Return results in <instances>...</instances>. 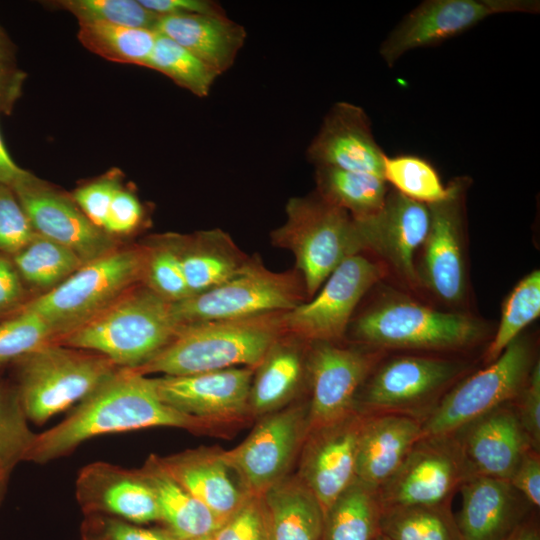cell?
<instances>
[{
  "label": "cell",
  "mask_w": 540,
  "mask_h": 540,
  "mask_svg": "<svg viewBox=\"0 0 540 540\" xmlns=\"http://www.w3.org/2000/svg\"><path fill=\"white\" fill-rule=\"evenodd\" d=\"M152 427H172L190 432L212 427L164 403L152 378L119 368L73 412L54 427L36 434L26 461L45 464L72 453L97 436Z\"/></svg>",
  "instance_id": "6da1fadb"
},
{
  "label": "cell",
  "mask_w": 540,
  "mask_h": 540,
  "mask_svg": "<svg viewBox=\"0 0 540 540\" xmlns=\"http://www.w3.org/2000/svg\"><path fill=\"white\" fill-rule=\"evenodd\" d=\"M285 312L181 325L161 352L133 371L145 376H181L234 367L255 368L284 332Z\"/></svg>",
  "instance_id": "7a4b0ae2"
},
{
  "label": "cell",
  "mask_w": 540,
  "mask_h": 540,
  "mask_svg": "<svg viewBox=\"0 0 540 540\" xmlns=\"http://www.w3.org/2000/svg\"><path fill=\"white\" fill-rule=\"evenodd\" d=\"M180 328L166 301L141 283L57 343L103 355L137 369L161 352Z\"/></svg>",
  "instance_id": "3957f363"
},
{
  "label": "cell",
  "mask_w": 540,
  "mask_h": 540,
  "mask_svg": "<svg viewBox=\"0 0 540 540\" xmlns=\"http://www.w3.org/2000/svg\"><path fill=\"white\" fill-rule=\"evenodd\" d=\"M146 261V245L117 248L83 264L55 288L29 299L22 309L39 315L57 342L143 283Z\"/></svg>",
  "instance_id": "277c9868"
},
{
  "label": "cell",
  "mask_w": 540,
  "mask_h": 540,
  "mask_svg": "<svg viewBox=\"0 0 540 540\" xmlns=\"http://www.w3.org/2000/svg\"><path fill=\"white\" fill-rule=\"evenodd\" d=\"M285 213L271 244L293 254L309 300L344 260L365 252L363 242L350 214L316 192L290 198Z\"/></svg>",
  "instance_id": "5b68a950"
},
{
  "label": "cell",
  "mask_w": 540,
  "mask_h": 540,
  "mask_svg": "<svg viewBox=\"0 0 540 540\" xmlns=\"http://www.w3.org/2000/svg\"><path fill=\"white\" fill-rule=\"evenodd\" d=\"M348 330L360 344L375 349L449 351L470 347L485 334V325L460 312L440 311L394 295L365 309Z\"/></svg>",
  "instance_id": "8992f818"
},
{
  "label": "cell",
  "mask_w": 540,
  "mask_h": 540,
  "mask_svg": "<svg viewBox=\"0 0 540 540\" xmlns=\"http://www.w3.org/2000/svg\"><path fill=\"white\" fill-rule=\"evenodd\" d=\"M10 367L25 414L37 425L80 403L119 369L101 354L57 342L26 354Z\"/></svg>",
  "instance_id": "52a82bcc"
},
{
  "label": "cell",
  "mask_w": 540,
  "mask_h": 540,
  "mask_svg": "<svg viewBox=\"0 0 540 540\" xmlns=\"http://www.w3.org/2000/svg\"><path fill=\"white\" fill-rule=\"evenodd\" d=\"M307 301L303 279L296 268L276 272L258 256L225 283L172 303L179 325L237 319L285 312Z\"/></svg>",
  "instance_id": "ba28073f"
},
{
  "label": "cell",
  "mask_w": 540,
  "mask_h": 540,
  "mask_svg": "<svg viewBox=\"0 0 540 540\" xmlns=\"http://www.w3.org/2000/svg\"><path fill=\"white\" fill-rule=\"evenodd\" d=\"M466 369L462 361L433 356L401 355L380 361L357 394L356 410L399 413L423 421Z\"/></svg>",
  "instance_id": "9c48e42d"
},
{
  "label": "cell",
  "mask_w": 540,
  "mask_h": 540,
  "mask_svg": "<svg viewBox=\"0 0 540 540\" xmlns=\"http://www.w3.org/2000/svg\"><path fill=\"white\" fill-rule=\"evenodd\" d=\"M535 362L530 341L519 336L485 368L456 382L443 395L422 421V437L452 434L472 420L513 402Z\"/></svg>",
  "instance_id": "30bf717a"
},
{
  "label": "cell",
  "mask_w": 540,
  "mask_h": 540,
  "mask_svg": "<svg viewBox=\"0 0 540 540\" xmlns=\"http://www.w3.org/2000/svg\"><path fill=\"white\" fill-rule=\"evenodd\" d=\"M308 432V402L291 403L260 417L245 440L222 450V457L249 495L262 496L288 476Z\"/></svg>",
  "instance_id": "8fae6325"
},
{
  "label": "cell",
  "mask_w": 540,
  "mask_h": 540,
  "mask_svg": "<svg viewBox=\"0 0 540 540\" xmlns=\"http://www.w3.org/2000/svg\"><path fill=\"white\" fill-rule=\"evenodd\" d=\"M387 274V268L364 253L344 260L318 292L283 315V331L308 343L339 342L356 307Z\"/></svg>",
  "instance_id": "7c38bea8"
},
{
  "label": "cell",
  "mask_w": 540,
  "mask_h": 540,
  "mask_svg": "<svg viewBox=\"0 0 540 540\" xmlns=\"http://www.w3.org/2000/svg\"><path fill=\"white\" fill-rule=\"evenodd\" d=\"M471 179L457 177L448 184L447 197L427 205L429 228L417 267L423 284L440 302L458 306L467 295L465 259V198Z\"/></svg>",
  "instance_id": "4fadbf2b"
},
{
  "label": "cell",
  "mask_w": 540,
  "mask_h": 540,
  "mask_svg": "<svg viewBox=\"0 0 540 540\" xmlns=\"http://www.w3.org/2000/svg\"><path fill=\"white\" fill-rule=\"evenodd\" d=\"M471 473L454 437H422L378 488L381 510L446 505Z\"/></svg>",
  "instance_id": "5bb4252c"
},
{
  "label": "cell",
  "mask_w": 540,
  "mask_h": 540,
  "mask_svg": "<svg viewBox=\"0 0 540 540\" xmlns=\"http://www.w3.org/2000/svg\"><path fill=\"white\" fill-rule=\"evenodd\" d=\"M539 11L538 0H426L388 34L379 52L392 67L405 53L438 45L490 16Z\"/></svg>",
  "instance_id": "9a60e30c"
},
{
  "label": "cell",
  "mask_w": 540,
  "mask_h": 540,
  "mask_svg": "<svg viewBox=\"0 0 540 540\" xmlns=\"http://www.w3.org/2000/svg\"><path fill=\"white\" fill-rule=\"evenodd\" d=\"M383 350L338 342L310 343L308 356L309 431L338 422L356 410L357 394L382 360Z\"/></svg>",
  "instance_id": "2e32d148"
},
{
  "label": "cell",
  "mask_w": 540,
  "mask_h": 540,
  "mask_svg": "<svg viewBox=\"0 0 540 540\" xmlns=\"http://www.w3.org/2000/svg\"><path fill=\"white\" fill-rule=\"evenodd\" d=\"M11 189L35 233L70 249L84 263L118 248L115 237L93 224L71 196L33 173Z\"/></svg>",
  "instance_id": "e0dca14e"
},
{
  "label": "cell",
  "mask_w": 540,
  "mask_h": 540,
  "mask_svg": "<svg viewBox=\"0 0 540 540\" xmlns=\"http://www.w3.org/2000/svg\"><path fill=\"white\" fill-rule=\"evenodd\" d=\"M255 368L234 367L190 375L152 378L160 399L211 427L250 415L249 393Z\"/></svg>",
  "instance_id": "ac0fdd59"
},
{
  "label": "cell",
  "mask_w": 540,
  "mask_h": 540,
  "mask_svg": "<svg viewBox=\"0 0 540 540\" xmlns=\"http://www.w3.org/2000/svg\"><path fill=\"white\" fill-rule=\"evenodd\" d=\"M365 252L373 253L387 269L411 287L419 286L416 253L429 228V209L396 190H389L375 215L354 220Z\"/></svg>",
  "instance_id": "d6986e66"
},
{
  "label": "cell",
  "mask_w": 540,
  "mask_h": 540,
  "mask_svg": "<svg viewBox=\"0 0 540 540\" xmlns=\"http://www.w3.org/2000/svg\"><path fill=\"white\" fill-rule=\"evenodd\" d=\"M363 413L355 411L310 430L299 454L296 476L318 500L323 513L356 478L358 437Z\"/></svg>",
  "instance_id": "ffe728a7"
},
{
  "label": "cell",
  "mask_w": 540,
  "mask_h": 540,
  "mask_svg": "<svg viewBox=\"0 0 540 540\" xmlns=\"http://www.w3.org/2000/svg\"><path fill=\"white\" fill-rule=\"evenodd\" d=\"M451 435L472 476L508 481L522 456L533 449L514 401L472 420Z\"/></svg>",
  "instance_id": "44dd1931"
},
{
  "label": "cell",
  "mask_w": 540,
  "mask_h": 540,
  "mask_svg": "<svg viewBox=\"0 0 540 540\" xmlns=\"http://www.w3.org/2000/svg\"><path fill=\"white\" fill-rule=\"evenodd\" d=\"M75 495L89 514L106 513L135 524L160 521L154 490L140 468L89 463L77 474Z\"/></svg>",
  "instance_id": "7402d4cb"
},
{
  "label": "cell",
  "mask_w": 540,
  "mask_h": 540,
  "mask_svg": "<svg viewBox=\"0 0 540 540\" xmlns=\"http://www.w3.org/2000/svg\"><path fill=\"white\" fill-rule=\"evenodd\" d=\"M385 156L372 134L366 112L344 101L329 110L307 149V158L315 167L329 166L381 178Z\"/></svg>",
  "instance_id": "603a6c76"
},
{
  "label": "cell",
  "mask_w": 540,
  "mask_h": 540,
  "mask_svg": "<svg viewBox=\"0 0 540 540\" xmlns=\"http://www.w3.org/2000/svg\"><path fill=\"white\" fill-rule=\"evenodd\" d=\"M162 468L203 503L223 524L250 496L237 483L222 457V449L199 447L158 456Z\"/></svg>",
  "instance_id": "cb8c5ba5"
},
{
  "label": "cell",
  "mask_w": 540,
  "mask_h": 540,
  "mask_svg": "<svg viewBox=\"0 0 540 540\" xmlns=\"http://www.w3.org/2000/svg\"><path fill=\"white\" fill-rule=\"evenodd\" d=\"M422 438V420L399 413L363 414L356 478L378 489Z\"/></svg>",
  "instance_id": "d4e9b609"
},
{
  "label": "cell",
  "mask_w": 540,
  "mask_h": 540,
  "mask_svg": "<svg viewBox=\"0 0 540 540\" xmlns=\"http://www.w3.org/2000/svg\"><path fill=\"white\" fill-rule=\"evenodd\" d=\"M459 490L462 540H504L524 521L527 502L506 480L471 476Z\"/></svg>",
  "instance_id": "484cf974"
},
{
  "label": "cell",
  "mask_w": 540,
  "mask_h": 540,
  "mask_svg": "<svg viewBox=\"0 0 540 540\" xmlns=\"http://www.w3.org/2000/svg\"><path fill=\"white\" fill-rule=\"evenodd\" d=\"M310 343L283 332L255 367L250 415L260 418L290 405L308 383Z\"/></svg>",
  "instance_id": "4316f807"
},
{
  "label": "cell",
  "mask_w": 540,
  "mask_h": 540,
  "mask_svg": "<svg viewBox=\"0 0 540 540\" xmlns=\"http://www.w3.org/2000/svg\"><path fill=\"white\" fill-rule=\"evenodd\" d=\"M156 32L170 38L219 75L233 65L246 39L245 28L226 15L160 16Z\"/></svg>",
  "instance_id": "83f0119b"
},
{
  "label": "cell",
  "mask_w": 540,
  "mask_h": 540,
  "mask_svg": "<svg viewBox=\"0 0 540 540\" xmlns=\"http://www.w3.org/2000/svg\"><path fill=\"white\" fill-rule=\"evenodd\" d=\"M182 272L190 295L213 289L237 275L250 256L220 228L178 234Z\"/></svg>",
  "instance_id": "f1b7e54d"
},
{
  "label": "cell",
  "mask_w": 540,
  "mask_h": 540,
  "mask_svg": "<svg viewBox=\"0 0 540 540\" xmlns=\"http://www.w3.org/2000/svg\"><path fill=\"white\" fill-rule=\"evenodd\" d=\"M154 490L160 521L177 538L188 540L211 536L222 523L159 464L151 454L140 468Z\"/></svg>",
  "instance_id": "f546056e"
},
{
  "label": "cell",
  "mask_w": 540,
  "mask_h": 540,
  "mask_svg": "<svg viewBox=\"0 0 540 540\" xmlns=\"http://www.w3.org/2000/svg\"><path fill=\"white\" fill-rule=\"evenodd\" d=\"M262 497L272 540H322L323 510L296 475H288Z\"/></svg>",
  "instance_id": "4dcf8cb0"
},
{
  "label": "cell",
  "mask_w": 540,
  "mask_h": 540,
  "mask_svg": "<svg viewBox=\"0 0 540 540\" xmlns=\"http://www.w3.org/2000/svg\"><path fill=\"white\" fill-rule=\"evenodd\" d=\"M380 517L378 489L355 478L326 511L322 540H375Z\"/></svg>",
  "instance_id": "1f68e13d"
},
{
  "label": "cell",
  "mask_w": 540,
  "mask_h": 540,
  "mask_svg": "<svg viewBox=\"0 0 540 540\" xmlns=\"http://www.w3.org/2000/svg\"><path fill=\"white\" fill-rule=\"evenodd\" d=\"M316 193L330 204L345 210L354 220L378 213L389 192L381 177L329 166L315 170Z\"/></svg>",
  "instance_id": "d6a6232c"
},
{
  "label": "cell",
  "mask_w": 540,
  "mask_h": 540,
  "mask_svg": "<svg viewBox=\"0 0 540 540\" xmlns=\"http://www.w3.org/2000/svg\"><path fill=\"white\" fill-rule=\"evenodd\" d=\"M9 257L26 287L44 293L58 286L85 264L70 249L37 233Z\"/></svg>",
  "instance_id": "836d02e7"
},
{
  "label": "cell",
  "mask_w": 540,
  "mask_h": 540,
  "mask_svg": "<svg viewBox=\"0 0 540 540\" xmlns=\"http://www.w3.org/2000/svg\"><path fill=\"white\" fill-rule=\"evenodd\" d=\"M81 44L100 57L123 64L147 67L157 32L105 23L79 24Z\"/></svg>",
  "instance_id": "e575fe53"
},
{
  "label": "cell",
  "mask_w": 540,
  "mask_h": 540,
  "mask_svg": "<svg viewBox=\"0 0 540 540\" xmlns=\"http://www.w3.org/2000/svg\"><path fill=\"white\" fill-rule=\"evenodd\" d=\"M380 533L390 540H462L449 504L383 509Z\"/></svg>",
  "instance_id": "d590c367"
},
{
  "label": "cell",
  "mask_w": 540,
  "mask_h": 540,
  "mask_svg": "<svg viewBox=\"0 0 540 540\" xmlns=\"http://www.w3.org/2000/svg\"><path fill=\"white\" fill-rule=\"evenodd\" d=\"M540 315V271L524 276L506 298L499 326L488 345L484 360L494 361L531 322Z\"/></svg>",
  "instance_id": "8d00e7d4"
},
{
  "label": "cell",
  "mask_w": 540,
  "mask_h": 540,
  "mask_svg": "<svg viewBox=\"0 0 540 540\" xmlns=\"http://www.w3.org/2000/svg\"><path fill=\"white\" fill-rule=\"evenodd\" d=\"M147 68L164 74L198 97H206L219 76L195 55L158 32Z\"/></svg>",
  "instance_id": "74e56055"
},
{
  "label": "cell",
  "mask_w": 540,
  "mask_h": 540,
  "mask_svg": "<svg viewBox=\"0 0 540 540\" xmlns=\"http://www.w3.org/2000/svg\"><path fill=\"white\" fill-rule=\"evenodd\" d=\"M143 283L170 303L190 297L180 263L178 234L167 233L147 243Z\"/></svg>",
  "instance_id": "f35d334b"
},
{
  "label": "cell",
  "mask_w": 540,
  "mask_h": 540,
  "mask_svg": "<svg viewBox=\"0 0 540 540\" xmlns=\"http://www.w3.org/2000/svg\"><path fill=\"white\" fill-rule=\"evenodd\" d=\"M383 178L397 192L426 205L445 199L449 193L435 168L415 155H386Z\"/></svg>",
  "instance_id": "ab89813d"
},
{
  "label": "cell",
  "mask_w": 540,
  "mask_h": 540,
  "mask_svg": "<svg viewBox=\"0 0 540 540\" xmlns=\"http://www.w3.org/2000/svg\"><path fill=\"white\" fill-rule=\"evenodd\" d=\"M28 421L15 385L0 379V469L12 473L26 461L36 437Z\"/></svg>",
  "instance_id": "60d3db41"
},
{
  "label": "cell",
  "mask_w": 540,
  "mask_h": 540,
  "mask_svg": "<svg viewBox=\"0 0 540 540\" xmlns=\"http://www.w3.org/2000/svg\"><path fill=\"white\" fill-rule=\"evenodd\" d=\"M57 5L74 15L79 24L105 23L156 31L160 17L139 0H61Z\"/></svg>",
  "instance_id": "b9f144b4"
},
{
  "label": "cell",
  "mask_w": 540,
  "mask_h": 540,
  "mask_svg": "<svg viewBox=\"0 0 540 540\" xmlns=\"http://www.w3.org/2000/svg\"><path fill=\"white\" fill-rule=\"evenodd\" d=\"M52 342L56 336L36 313L22 309L0 322V374L16 360Z\"/></svg>",
  "instance_id": "7bdbcfd3"
},
{
  "label": "cell",
  "mask_w": 540,
  "mask_h": 540,
  "mask_svg": "<svg viewBox=\"0 0 540 540\" xmlns=\"http://www.w3.org/2000/svg\"><path fill=\"white\" fill-rule=\"evenodd\" d=\"M212 540H272L262 496L250 495L212 535Z\"/></svg>",
  "instance_id": "ee69618b"
},
{
  "label": "cell",
  "mask_w": 540,
  "mask_h": 540,
  "mask_svg": "<svg viewBox=\"0 0 540 540\" xmlns=\"http://www.w3.org/2000/svg\"><path fill=\"white\" fill-rule=\"evenodd\" d=\"M34 235L35 231L14 191L0 184V253L13 255Z\"/></svg>",
  "instance_id": "f6af8a7d"
},
{
  "label": "cell",
  "mask_w": 540,
  "mask_h": 540,
  "mask_svg": "<svg viewBox=\"0 0 540 540\" xmlns=\"http://www.w3.org/2000/svg\"><path fill=\"white\" fill-rule=\"evenodd\" d=\"M121 186V172L114 169L78 187L71 197L90 221L104 230L111 201Z\"/></svg>",
  "instance_id": "bcb514c9"
},
{
  "label": "cell",
  "mask_w": 540,
  "mask_h": 540,
  "mask_svg": "<svg viewBox=\"0 0 540 540\" xmlns=\"http://www.w3.org/2000/svg\"><path fill=\"white\" fill-rule=\"evenodd\" d=\"M84 540H177L165 528H144L120 518L91 514L85 523Z\"/></svg>",
  "instance_id": "7dc6e473"
},
{
  "label": "cell",
  "mask_w": 540,
  "mask_h": 540,
  "mask_svg": "<svg viewBox=\"0 0 540 540\" xmlns=\"http://www.w3.org/2000/svg\"><path fill=\"white\" fill-rule=\"evenodd\" d=\"M517 415L531 447L540 450V364L535 362L529 378L514 400Z\"/></svg>",
  "instance_id": "c3c4849f"
},
{
  "label": "cell",
  "mask_w": 540,
  "mask_h": 540,
  "mask_svg": "<svg viewBox=\"0 0 540 540\" xmlns=\"http://www.w3.org/2000/svg\"><path fill=\"white\" fill-rule=\"evenodd\" d=\"M144 217L145 210L138 197L121 186L111 201L104 231L114 237L129 234L140 227Z\"/></svg>",
  "instance_id": "681fc988"
},
{
  "label": "cell",
  "mask_w": 540,
  "mask_h": 540,
  "mask_svg": "<svg viewBox=\"0 0 540 540\" xmlns=\"http://www.w3.org/2000/svg\"><path fill=\"white\" fill-rule=\"evenodd\" d=\"M28 301L27 287L10 257L0 253V317L16 314Z\"/></svg>",
  "instance_id": "f907efd6"
},
{
  "label": "cell",
  "mask_w": 540,
  "mask_h": 540,
  "mask_svg": "<svg viewBox=\"0 0 540 540\" xmlns=\"http://www.w3.org/2000/svg\"><path fill=\"white\" fill-rule=\"evenodd\" d=\"M510 485L526 500L529 505L540 506V456L539 452L529 449L521 458L518 466L508 480Z\"/></svg>",
  "instance_id": "816d5d0a"
},
{
  "label": "cell",
  "mask_w": 540,
  "mask_h": 540,
  "mask_svg": "<svg viewBox=\"0 0 540 540\" xmlns=\"http://www.w3.org/2000/svg\"><path fill=\"white\" fill-rule=\"evenodd\" d=\"M148 10L165 15H226L222 6L209 0H139Z\"/></svg>",
  "instance_id": "f5cc1de1"
},
{
  "label": "cell",
  "mask_w": 540,
  "mask_h": 540,
  "mask_svg": "<svg viewBox=\"0 0 540 540\" xmlns=\"http://www.w3.org/2000/svg\"><path fill=\"white\" fill-rule=\"evenodd\" d=\"M26 73L14 63L0 62V110L10 114L22 93Z\"/></svg>",
  "instance_id": "db71d44e"
},
{
  "label": "cell",
  "mask_w": 540,
  "mask_h": 540,
  "mask_svg": "<svg viewBox=\"0 0 540 540\" xmlns=\"http://www.w3.org/2000/svg\"><path fill=\"white\" fill-rule=\"evenodd\" d=\"M29 173L30 171L21 168L12 159L0 133V184L12 188Z\"/></svg>",
  "instance_id": "11a10c76"
},
{
  "label": "cell",
  "mask_w": 540,
  "mask_h": 540,
  "mask_svg": "<svg viewBox=\"0 0 540 540\" xmlns=\"http://www.w3.org/2000/svg\"><path fill=\"white\" fill-rule=\"evenodd\" d=\"M504 540H540L536 521H522Z\"/></svg>",
  "instance_id": "9f6ffc18"
},
{
  "label": "cell",
  "mask_w": 540,
  "mask_h": 540,
  "mask_svg": "<svg viewBox=\"0 0 540 540\" xmlns=\"http://www.w3.org/2000/svg\"><path fill=\"white\" fill-rule=\"evenodd\" d=\"M16 47L0 26V62L14 63Z\"/></svg>",
  "instance_id": "6f0895ef"
},
{
  "label": "cell",
  "mask_w": 540,
  "mask_h": 540,
  "mask_svg": "<svg viewBox=\"0 0 540 540\" xmlns=\"http://www.w3.org/2000/svg\"><path fill=\"white\" fill-rule=\"evenodd\" d=\"M11 472L0 469V505L5 497Z\"/></svg>",
  "instance_id": "680465c9"
},
{
  "label": "cell",
  "mask_w": 540,
  "mask_h": 540,
  "mask_svg": "<svg viewBox=\"0 0 540 540\" xmlns=\"http://www.w3.org/2000/svg\"><path fill=\"white\" fill-rule=\"evenodd\" d=\"M375 540H390L388 539L387 537H385L384 535H382L381 533L376 537Z\"/></svg>",
  "instance_id": "91938a15"
},
{
  "label": "cell",
  "mask_w": 540,
  "mask_h": 540,
  "mask_svg": "<svg viewBox=\"0 0 540 540\" xmlns=\"http://www.w3.org/2000/svg\"><path fill=\"white\" fill-rule=\"evenodd\" d=\"M188 540H212L211 536L209 537H201V538H194V539H188Z\"/></svg>",
  "instance_id": "94428289"
},
{
  "label": "cell",
  "mask_w": 540,
  "mask_h": 540,
  "mask_svg": "<svg viewBox=\"0 0 540 540\" xmlns=\"http://www.w3.org/2000/svg\"><path fill=\"white\" fill-rule=\"evenodd\" d=\"M0 113H1V110H0Z\"/></svg>",
  "instance_id": "6125c7cd"
}]
</instances>
